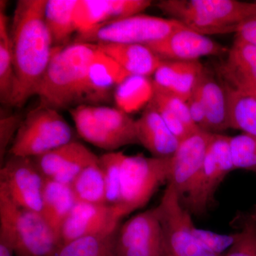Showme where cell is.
Segmentation results:
<instances>
[{"instance_id": "cell-1", "label": "cell", "mask_w": 256, "mask_h": 256, "mask_svg": "<svg viewBox=\"0 0 256 256\" xmlns=\"http://www.w3.org/2000/svg\"><path fill=\"white\" fill-rule=\"evenodd\" d=\"M46 0H20L10 30L16 89L12 106L22 107L36 95L53 54V40L44 18Z\"/></svg>"}, {"instance_id": "cell-2", "label": "cell", "mask_w": 256, "mask_h": 256, "mask_svg": "<svg viewBox=\"0 0 256 256\" xmlns=\"http://www.w3.org/2000/svg\"><path fill=\"white\" fill-rule=\"evenodd\" d=\"M98 52L97 44L80 42L54 47L37 89L40 105L57 110L84 105L88 72Z\"/></svg>"}, {"instance_id": "cell-3", "label": "cell", "mask_w": 256, "mask_h": 256, "mask_svg": "<svg viewBox=\"0 0 256 256\" xmlns=\"http://www.w3.org/2000/svg\"><path fill=\"white\" fill-rule=\"evenodd\" d=\"M156 6L204 35L236 32L244 20L256 14V2L236 0H162Z\"/></svg>"}, {"instance_id": "cell-4", "label": "cell", "mask_w": 256, "mask_h": 256, "mask_svg": "<svg viewBox=\"0 0 256 256\" xmlns=\"http://www.w3.org/2000/svg\"><path fill=\"white\" fill-rule=\"evenodd\" d=\"M77 132L92 146L114 152L140 144L136 120L119 108L82 105L70 110Z\"/></svg>"}, {"instance_id": "cell-5", "label": "cell", "mask_w": 256, "mask_h": 256, "mask_svg": "<svg viewBox=\"0 0 256 256\" xmlns=\"http://www.w3.org/2000/svg\"><path fill=\"white\" fill-rule=\"evenodd\" d=\"M170 158L126 156L121 166L120 198L116 206L122 218L146 206L158 188L169 182Z\"/></svg>"}, {"instance_id": "cell-6", "label": "cell", "mask_w": 256, "mask_h": 256, "mask_svg": "<svg viewBox=\"0 0 256 256\" xmlns=\"http://www.w3.org/2000/svg\"><path fill=\"white\" fill-rule=\"evenodd\" d=\"M73 136L72 128L58 110L40 105L22 120L10 154L35 158L70 142Z\"/></svg>"}, {"instance_id": "cell-7", "label": "cell", "mask_w": 256, "mask_h": 256, "mask_svg": "<svg viewBox=\"0 0 256 256\" xmlns=\"http://www.w3.org/2000/svg\"><path fill=\"white\" fill-rule=\"evenodd\" d=\"M183 26L182 23L173 18L139 14L104 24L90 31L78 34L74 42L146 46L163 40Z\"/></svg>"}, {"instance_id": "cell-8", "label": "cell", "mask_w": 256, "mask_h": 256, "mask_svg": "<svg viewBox=\"0 0 256 256\" xmlns=\"http://www.w3.org/2000/svg\"><path fill=\"white\" fill-rule=\"evenodd\" d=\"M234 170L230 137L214 134L202 169L188 194L180 200L182 204L190 213L196 215L206 213L214 202L217 188Z\"/></svg>"}, {"instance_id": "cell-9", "label": "cell", "mask_w": 256, "mask_h": 256, "mask_svg": "<svg viewBox=\"0 0 256 256\" xmlns=\"http://www.w3.org/2000/svg\"><path fill=\"white\" fill-rule=\"evenodd\" d=\"M154 208L161 223L168 255L223 256L210 252L195 236L191 213L182 204L180 196L170 184Z\"/></svg>"}, {"instance_id": "cell-10", "label": "cell", "mask_w": 256, "mask_h": 256, "mask_svg": "<svg viewBox=\"0 0 256 256\" xmlns=\"http://www.w3.org/2000/svg\"><path fill=\"white\" fill-rule=\"evenodd\" d=\"M162 228L156 208L130 218L118 228L116 256H165Z\"/></svg>"}, {"instance_id": "cell-11", "label": "cell", "mask_w": 256, "mask_h": 256, "mask_svg": "<svg viewBox=\"0 0 256 256\" xmlns=\"http://www.w3.org/2000/svg\"><path fill=\"white\" fill-rule=\"evenodd\" d=\"M44 182L32 158L12 156L0 170V185L23 210L42 213Z\"/></svg>"}, {"instance_id": "cell-12", "label": "cell", "mask_w": 256, "mask_h": 256, "mask_svg": "<svg viewBox=\"0 0 256 256\" xmlns=\"http://www.w3.org/2000/svg\"><path fill=\"white\" fill-rule=\"evenodd\" d=\"M32 159L44 178L67 185L88 166L99 162V156L75 140Z\"/></svg>"}, {"instance_id": "cell-13", "label": "cell", "mask_w": 256, "mask_h": 256, "mask_svg": "<svg viewBox=\"0 0 256 256\" xmlns=\"http://www.w3.org/2000/svg\"><path fill=\"white\" fill-rule=\"evenodd\" d=\"M12 216L16 256H52L62 245L41 214L23 210L14 203Z\"/></svg>"}, {"instance_id": "cell-14", "label": "cell", "mask_w": 256, "mask_h": 256, "mask_svg": "<svg viewBox=\"0 0 256 256\" xmlns=\"http://www.w3.org/2000/svg\"><path fill=\"white\" fill-rule=\"evenodd\" d=\"M214 133L200 130L180 142L174 154L170 158V174L168 184L182 198L203 166L213 140Z\"/></svg>"}, {"instance_id": "cell-15", "label": "cell", "mask_w": 256, "mask_h": 256, "mask_svg": "<svg viewBox=\"0 0 256 256\" xmlns=\"http://www.w3.org/2000/svg\"><path fill=\"white\" fill-rule=\"evenodd\" d=\"M161 60L194 62L210 56L227 54L226 47L184 25L159 42L146 45Z\"/></svg>"}, {"instance_id": "cell-16", "label": "cell", "mask_w": 256, "mask_h": 256, "mask_svg": "<svg viewBox=\"0 0 256 256\" xmlns=\"http://www.w3.org/2000/svg\"><path fill=\"white\" fill-rule=\"evenodd\" d=\"M122 218L116 206L76 202L62 226L60 242L112 233L118 228Z\"/></svg>"}, {"instance_id": "cell-17", "label": "cell", "mask_w": 256, "mask_h": 256, "mask_svg": "<svg viewBox=\"0 0 256 256\" xmlns=\"http://www.w3.org/2000/svg\"><path fill=\"white\" fill-rule=\"evenodd\" d=\"M151 4L150 0H78L74 11L77 33L141 14Z\"/></svg>"}, {"instance_id": "cell-18", "label": "cell", "mask_w": 256, "mask_h": 256, "mask_svg": "<svg viewBox=\"0 0 256 256\" xmlns=\"http://www.w3.org/2000/svg\"><path fill=\"white\" fill-rule=\"evenodd\" d=\"M220 70L229 86L256 97V46L236 38Z\"/></svg>"}, {"instance_id": "cell-19", "label": "cell", "mask_w": 256, "mask_h": 256, "mask_svg": "<svg viewBox=\"0 0 256 256\" xmlns=\"http://www.w3.org/2000/svg\"><path fill=\"white\" fill-rule=\"evenodd\" d=\"M204 67L200 60H163L153 76L154 88L170 92L188 101L193 94Z\"/></svg>"}, {"instance_id": "cell-20", "label": "cell", "mask_w": 256, "mask_h": 256, "mask_svg": "<svg viewBox=\"0 0 256 256\" xmlns=\"http://www.w3.org/2000/svg\"><path fill=\"white\" fill-rule=\"evenodd\" d=\"M136 127L140 144L153 156L169 158L174 154L180 142L150 104L136 120Z\"/></svg>"}, {"instance_id": "cell-21", "label": "cell", "mask_w": 256, "mask_h": 256, "mask_svg": "<svg viewBox=\"0 0 256 256\" xmlns=\"http://www.w3.org/2000/svg\"><path fill=\"white\" fill-rule=\"evenodd\" d=\"M129 76L117 62L99 48L88 72L84 105L104 102L111 90Z\"/></svg>"}, {"instance_id": "cell-22", "label": "cell", "mask_w": 256, "mask_h": 256, "mask_svg": "<svg viewBox=\"0 0 256 256\" xmlns=\"http://www.w3.org/2000/svg\"><path fill=\"white\" fill-rule=\"evenodd\" d=\"M196 89L206 114L207 131L214 134L230 128L229 104L226 86L204 68Z\"/></svg>"}, {"instance_id": "cell-23", "label": "cell", "mask_w": 256, "mask_h": 256, "mask_svg": "<svg viewBox=\"0 0 256 256\" xmlns=\"http://www.w3.org/2000/svg\"><path fill=\"white\" fill-rule=\"evenodd\" d=\"M101 52L110 56L130 75H154L162 60L146 45L100 44Z\"/></svg>"}, {"instance_id": "cell-24", "label": "cell", "mask_w": 256, "mask_h": 256, "mask_svg": "<svg viewBox=\"0 0 256 256\" xmlns=\"http://www.w3.org/2000/svg\"><path fill=\"white\" fill-rule=\"evenodd\" d=\"M76 203L70 185L45 178L41 214L60 240L62 226Z\"/></svg>"}, {"instance_id": "cell-25", "label": "cell", "mask_w": 256, "mask_h": 256, "mask_svg": "<svg viewBox=\"0 0 256 256\" xmlns=\"http://www.w3.org/2000/svg\"><path fill=\"white\" fill-rule=\"evenodd\" d=\"M78 0H46L44 18L53 40L54 46H66L77 32L74 11Z\"/></svg>"}, {"instance_id": "cell-26", "label": "cell", "mask_w": 256, "mask_h": 256, "mask_svg": "<svg viewBox=\"0 0 256 256\" xmlns=\"http://www.w3.org/2000/svg\"><path fill=\"white\" fill-rule=\"evenodd\" d=\"M153 94L152 80L148 77L130 75L114 89V99L118 108L130 114L149 105Z\"/></svg>"}, {"instance_id": "cell-27", "label": "cell", "mask_w": 256, "mask_h": 256, "mask_svg": "<svg viewBox=\"0 0 256 256\" xmlns=\"http://www.w3.org/2000/svg\"><path fill=\"white\" fill-rule=\"evenodd\" d=\"M15 74L8 18L1 8L0 12V100L6 105H12L16 92Z\"/></svg>"}, {"instance_id": "cell-28", "label": "cell", "mask_w": 256, "mask_h": 256, "mask_svg": "<svg viewBox=\"0 0 256 256\" xmlns=\"http://www.w3.org/2000/svg\"><path fill=\"white\" fill-rule=\"evenodd\" d=\"M118 228L112 233L88 236L64 242L52 256H116Z\"/></svg>"}, {"instance_id": "cell-29", "label": "cell", "mask_w": 256, "mask_h": 256, "mask_svg": "<svg viewBox=\"0 0 256 256\" xmlns=\"http://www.w3.org/2000/svg\"><path fill=\"white\" fill-rule=\"evenodd\" d=\"M226 86L230 128L256 137V97Z\"/></svg>"}, {"instance_id": "cell-30", "label": "cell", "mask_w": 256, "mask_h": 256, "mask_svg": "<svg viewBox=\"0 0 256 256\" xmlns=\"http://www.w3.org/2000/svg\"><path fill=\"white\" fill-rule=\"evenodd\" d=\"M70 186L76 202L107 204L105 178L100 161L86 168Z\"/></svg>"}, {"instance_id": "cell-31", "label": "cell", "mask_w": 256, "mask_h": 256, "mask_svg": "<svg viewBox=\"0 0 256 256\" xmlns=\"http://www.w3.org/2000/svg\"><path fill=\"white\" fill-rule=\"evenodd\" d=\"M124 156L122 152L114 151L99 156L105 178L106 203L110 206H117L120 198L121 166Z\"/></svg>"}, {"instance_id": "cell-32", "label": "cell", "mask_w": 256, "mask_h": 256, "mask_svg": "<svg viewBox=\"0 0 256 256\" xmlns=\"http://www.w3.org/2000/svg\"><path fill=\"white\" fill-rule=\"evenodd\" d=\"M13 206L8 192L0 186V256H13L16 250Z\"/></svg>"}, {"instance_id": "cell-33", "label": "cell", "mask_w": 256, "mask_h": 256, "mask_svg": "<svg viewBox=\"0 0 256 256\" xmlns=\"http://www.w3.org/2000/svg\"><path fill=\"white\" fill-rule=\"evenodd\" d=\"M234 169L246 170L256 174V137L242 133L230 137Z\"/></svg>"}, {"instance_id": "cell-34", "label": "cell", "mask_w": 256, "mask_h": 256, "mask_svg": "<svg viewBox=\"0 0 256 256\" xmlns=\"http://www.w3.org/2000/svg\"><path fill=\"white\" fill-rule=\"evenodd\" d=\"M240 220L238 238L223 256H256V206Z\"/></svg>"}, {"instance_id": "cell-35", "label": "cell", "mask_w": 256, "mask_h": 256, "mask_svg": "<svg viewBox=\"0 0 256 256\" xmlns=\"http://www.w3.org/2000/svg\"><path fill=\"white\" fill-rule=\"evenodd\" d=\"M194 234L196 238L210 252L223 256V252L230 248L238 238V232L230 234H220L194 226Z\"/></svg>"}, {"instance_id": "cell-36", "label": "cell", "mask_w": 256, "mask_h": 256, "mask_svg": "<svg viewBox=\"0 0 256 256\" xmlns=\"http://www.w3.org/2000/svg\"><path fill=\"white\" fill-rule=\"evenodd\" d=\"M22 120L16 116H4L0 120V158L1 164L10 143L13 142Z\"/></svg>"}, {"instance_id": "cell-37", "label": "cell", "mask_w": 256, "mask_h": 256, "mask_svg": "<svg viewBox=\"0 0 256 256\" xmlns=\"http://www.w3.org/2000/svg\"><path fill=\"white\" fill-rule=\"evenodd\" d=\"M186 102L192 120L200 130L208 132L206 111L196 87Z\"/></svg>"}, {"instance_id": "cell-38", "label": "cell", "mask_w": 256, "mask_h": 256, "mask_svg": "<svg viewBox=\"0 0 256 256\" xmlns=\"http://www.w3.org/2000/svg\"><path fill=\"white\" fill-rule=\"evenodd\" d=\"M236 34V38L256 46V14L240 23Z\"/></svg>"}, {"instance_id": "cell-39", "label": "cell", "mask_w": 256, "mask_h": 256, "mask_svg": "<svg viewBox=\"0 0 256 256\" xmlns=\"http://www.w3.org/2000/svg\"><path fill=\"white\" fill-rule=\"evenodd\" d=\"M170 256V255H166V256Z\"/></svg>"}, {"instance_id": "cell-40", "label": "cell", "mask_w": 256, "mask_h": 256, "mask_svg": "<svg viewBox=\"0 0 256 256\" xmlns=\"http://www.w3.org/2000/svg\"></svg>"}]
</instances>
